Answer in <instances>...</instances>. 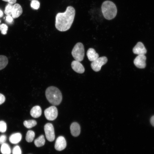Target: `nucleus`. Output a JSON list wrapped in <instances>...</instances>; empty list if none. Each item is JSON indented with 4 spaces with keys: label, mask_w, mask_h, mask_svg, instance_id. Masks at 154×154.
<instances>
[{
    "label": "nucleus",
    "mask_w": 154,
    "mask_h": 154,
    "mask_svg": "<svg viewBox=\"0 0 154 154\" xmlns=\"http://www.w3.org/2000/svg\"><path fill=\"white\" fill-rule=\"evenodd\" d=\"M75 14L74 8L68 6L65 12L59 13L55 17V26L60 31H65L69 30L73 22Z\"/></svg>",
    "instance_id": "obj_1"
},
{
    "label": "nucleus",
    "mask_w": 154,
    "mask_h": 154,
    "mask_svg": "<svg viewBox=\"0 0 154 154\" xmlns=\"http://www.w3.org/2000/svg\"><path fill=\"white\" fill-rule=\"evenodd\" d=\"M45 95L48 102L53 105H58L62 101V94L56 87L51 86L48 88L45 91Z\"/></svg>",
    "instance_id": "obj_2"
},
{
    "label": "nucleus",
    "mask_w": 154,
    "mask_h": 154,
    "mask_svg": "<svg viewBox=\"0 0 154 154\" xmlns=\"http://www.w3.org/2000/svg\"><path fill=\"white\" fill-rule=\"evenodd\" d=\"M102 11L104 17L108 20L114 18L117 13V9L112 2L107 0L104 2L101 7Z\"/></svg>",
    "instance_id": "obj_3"
},
{
    "label": "nucleus",
    "mask_w": 154,
    "mask_h": 154,
    "mask_svg": "<svg viewBox=\"0 0 154 154\" xmlns=\"http://www.w3.org/2000/svg\"><path fill=\"white\" fill-rule=\"evenodd\" d=\"M71 54L75 60L81 62L84 56V49L83 44L81 42L76 43L73 48Z\"/></svg>",
    "instance_id": "obj_4"
},
{
    "label": "nucleus",
    "mask_w": 154,
    "mask_h": 154,
    "mask_svg": "<svg viewBox=\"0 0 154 154\" xmlns=\"http://www.w3.org/2000/svg\"><path fill=\"white\" fill-rule=\"evenodd\" d=\"M108 61V59L106 56L98 57L92 61L91 63V67L95 71L98 72L101 69L102 66L105 64Z\"/></svg>",
    "instance_id": "obj_5"
},
{
    "label": "nucleus",
    "mask_w": 154,
    "mask_h": 154,
    "mask_svg": "<svg viewBox=\"0 0 154 154\" xmlns=\"http://www.w3.org/2000/svg\"><path fill=\"white\" fill-rule=\"evenodd\" d=\"M58 110L54 106H52L46 109L44 111V114L46 119L49 120L53 121L57 117Z\"/></svg>",
    "instance_id": "obj_6"
},
{
    "label": "nucleus",
    "mask_w": 154,
    "mask_h": 154,
    "mask_svg": "<svg viewBox=\"0 0 154 154\" xmlns=\"http://www.w3.org/2000/svg\"><path fill=\"white\" fill-rule=\"evenodd\" d=\"M44 131L47 140L49 141H53L55 139L54 127L50 123H46L44 126Z\"/></svg>",
    "instance_id": "obj_7"
},
{
    "label": "nucleus",
    "mask_w": 154,
    "mask_h": 154,
    "mask_svg": "<svg viewBox=\"0 0 154 154\" xmlns=\"http://www.w3.org/2000/svg\"><path fill=\"white\" fill-rule=\"evenodd\" d=\"M146 57L144 55H138L134 60V64L138 68H144L146 65Z\"/></svg>",
    "instance_id": "obj_8"
},
{
    "label": "nucleus",
    "mask_w": 154,
    "mask_h": 154,
    "mask_svg": "<svg viewBox=\"0 0 154 154\" xmlns=\"http://www.w3.org/2000/svg\"><path fill=\"white\" fill-rule=\"evenodd\" d=\"M66 145V141L64 137L62 136H60L56 140L54 147L56 150L61 151L64 149Z\"/></svg>",
    "instance_id": "obj_9"
},
{
    "label": "nucleus",
    "mask_w": 154,
    "mask_h": 154,
    "mask_svg": "<svg viewBox=\"0 0 154 154\" xmlns=\"http://www.w3.org/2000/svg\"><path fill=\"white\" fill-rule=\"evenodd\" d=\"M133 53L135 54L144 55L147 52V50L143 44L141 42H138L133 49Z\"/></svg>",
    "instance_id": "obj_10"
},
{
    "label": "nucleus",
    "mask_w": 154,
    "mask_h": 154,
    "mask_svg": "<svg viewBox=\"0 0 154 154\" xmlns=\"http://www.w3.org/2000/svg\"><path fill=\"white\" fill-rule=\"evenodd\" d=\"M71 66L72 69L78 73L82 74L85 71L84 67L79 61L73 60L71 63Z\"/></svg>",
    "instance_id": "obj_11"
},
{
    "label": "nucleus",
    "mask_w": 154,
    "mask_h": 154,
    "mask_svg": "<svg viewBox=\"0 0 154 154\" xmlns=\"http://www.w3.org/2000/svg\"><path fill=\"white\" fill-rule=\"evenodd\" d=\"M23 12L22 8L19 4H15L13 6L12 16L13 18H16L20 16Z\"/></svg>",
    "instance_id": "obj_12"
},
{
    "label": "nucleus",
    "mask_w": 154,
    "mask_h": 154,
    "mask_svg": "<svg viewBox=\"0 0 154 154\" xmlns=\"http://www.w3.org/2000/svg\"><path fill=\"white\" fill-rule=\"evenodd\" d=\"M71 133L74 137L78 136L80 132V128L79 124L76 122L72 123L70 126Z\"/></svg>",
    "instance_id": "obj_13"
},
{
    "label": "nucleus",
    "mask_w": 154,
    "mask_h": 154,
    "mask_svg": "<svg viewBox=\"0 0 154 154\" xmlns=\"http://www.w3.org/2000/svg\"><path fill=\"white\" fill-rule=\"evenodd\" d=\"M86 54L89 60L92 62L94 61L99 57L98 54L96 52L94 49L92 48L88 49Z\"/></svg>",
    "instance_id": "obj_14"
},
{
    "label": "nucleus",
    "mask_w": 154,
    "mask_h": 154,
    "mask_svg": "<svg viewBox=\"0 0 154 154\" xmlns=\"http://www.w3.org/2000/svg\"><path fill=\"white\" fill-rule=\"evenodd\" d=\"M30 113L32 117L34 118L38 117L41 115V109L39 106H35L31 109Z\"/></svg>",
    "instance_id": "obj_15"
},
{
    "label": "nucleus",
    "mask_w": 154,
    "mask_h": 154,
    "mask_svg": "<svg viewBox=\"0 0 154 154\" xmlns=\"http://www.w3.org/2000/svg\"><path fill=\"white\" fill-rule=\"evenodd\" d=\"M22 135L19 133H13L9 137L10 142L13 144H17L21 140Z\"/></svg>",
    "instance_id": "obj_16"
},
{
    "label": "nucleus",
    "mask_w": 154,
    "mask_h": 154,
    "mask_svg": "<svg viewBox=\"0 0 154 154\" xmlns=\"http://www.w3.org/2000/svg\"><path fill=\"white\" fill-rule=\"evenodd\" d=\"M34 144L37 147H41L44 144L45 140L43 135H40L34 141Z\"/></svg>",
    "instance_id": "obj_17"
},
{
    "label": "nucleus",
    "mask_w": 154,
    "mask_h": 154,
    "mask_svg": "<svg viewBox=\"0 0 154 154\" xmlns=\"http://www.w3.org/2000/svg\"><path fill=\"white\" fill-rule=\"evenodd\" d=\"M8 62L7 58L6 56L0 55V70L5 67L8 63Z\"/></svg>",
    "instance_id": "obj_18"
},
{
    "label": "nucleus",
    "mask_w": 154,
    "mask_h": 154,
    "mask_svg": "<svg viewBox=\"0 0 154 154\" xmlns=\"http://www.w3.org/2000/svg\"><path fill=\"white\" fill-rule=\"evenodd\" d=\"M1 152L2 154H11V149L9 145L5 143L2 144L1 148Z\"/></svg>",
    "instance_id": "obj_19"
},
{
    "label": "nucleus",
    "mask_w": 154,
    "mask_h": 154,
    "mask_svg": "<svg viewBox=\"0 0 154 154\" xmlns=\"http://www.w3.org/2000/svg\"><path fill=\"white\" fill-rule=\"evenodd\" d=\"M37 124L36 121L34 120H29L24 121L23 124L27 128H31L35 126Z\"/></svg>",
    "instance_id": "obj_20"
},
{
    "label": "nucleus",
    "mask_w": 154,
    "mask_h": 154,
    "mask_svg": "<svg viewBox=\"0 0 154 154\" xmlns=\"http://www.w3.org/2000/svg\"><path fill=\"white\" fill-rule=\"evenodd\" d=\"M35 136V132L32 130H29L26 134V140L27 142H31L33 140Z\"/></svg>",
    "instance_id": "obj_21"
},
{
    "label": "nucleus",
    "mask_w": 154,
    "mask_h": 154,
    "mask_svg": "<svg viewBox=\"0 0 154 154\" xmlns=\"http://www.w3.org/2000/svg\"><path fill=\"white\" fill-rule=\"evenodd\" d=\"M13 6V5L12 4L9 3L5 7L4 12L7 16L12 15Z\"/></svg>",
    "instance_id": "obj_22"
},
{
    "label": "nucleus",
    "mask_w": 154,
    "mask_h": 154,
    "mask_svg": "<svg viewBox=\"0 0 154 154\" xmlns=\"http://www.w3.org/2000/svg\"><path fill=\"white\" fill-rule=\"evenodd\" d=\"M30 5L33 9H38L40 7V3L37 0H33L31 3Z\"/></svg>",
    "instance_id": "obj_23"
},
{
    "label": "nucleus",
    "mask_w": 154,
    "mask_h": 154,
    "mask_svg": "<svg viewBox=\"0 0 154 154\" xmlns=\"http://www.w3.org/2000/svg\"><path fill=\"white\" fill-rule=\"evenodd\" d=\"M8 29V27L6 24L3 23L0 25V31L2 34L4 35L6 34Z\"/></svg>",
    "instance_id": "obj_24"
},
{
    "label": "nucleus",
    "mask_w": 154,
    "mask_h": 154,
    "mask_svg": "<svg viewBox=\"0 0 154 154\" xmlns=\"http://www.w3.org/2000/svg\"><path fill=\"white\" fill-rule=\"evenodd\" d=\"M7 129V125L3 121H0V132L1 133L5 132Z\"/></svg>",
    "instance_id": "obj_25"
},
{
    "label": "nucleus",
    "mask_w": 154,
    "mask_h": 154,
    "mask_svg": "<svg viewBox=\"0 0 154 154\" xmlns=\"http://www.w3.org/2000/svg\"><path fill=\"white\" fill-rule=\"evenodd\" d=\"M13 154H21V151L20 147L18 145L15 146L13 149Z\"/></svg>",
    "instance_id": "obj_26"
},
{
    "label": "nucleus",
    "mask_w": 154,
    "mask_h": 154,
    "mask_svg": "<svg viewBox=\"0 0 154 154\" xmlns=\"http://www.w3.org/2000/svg\"><path fill=\"white\" fill-rule=\"evenodd\" d=\"M5 21L7 23L11 24L13 22V19L11 16H7L6 17Z\"/></svg>",
    "instance_id": "obj_27"
},
{
    "label": "nucleus",
    "mask_w": 154,
    "mask_h": 154,
    "mask_svg": "<svg viewBox=\"0 0 154 154\" xmlns=\"http://www.w3.org/2000/svg\"><path fill=\"white\" fill-rule=\"evenodd\" d=\"M7 139L6 136L5 135H2L0 136V144H2L5 143Z\"/></svg>",
    "instance_id": "obj_28"
},
{
    "label": "nucleus",
    "mask_w": 154,
    "mask_h": 154,
    "mask_svg": "<svg viewBox=\"0 0 154 154\" xmlns=\"http://www.w3.org/2000/svg\"><path fill=\"white\" fill-rule=\"evenodd\" d=\"M5 100V96L3 94L0 93V105L3 103Z\"/></svg>",
    "instance_id": "obj_29"
},
{
    "label": "nucleus",
    "mask_w": 154,
    "mask_h": 154,
    "mask_svg": "<svg viewBox=\"0 0 154 154\" xmlns=\"http://www.w3.org/2000/svg\"><path fill=\"white\" fill-rule=\"evenodd\" d=\"M5 1L11 4H14L15 3L17 0H2Z\"/></svg>",
    "instance_id": "obj_30"
},
{
    "label": "nucleus",
    "mask_w": 154,
    "mask_h": 154,
    "mask_svg": "<svg viewBox=\"0 0 154 154\" xmlns=\"http://www.w3.org/2000/svg\"><path fill=\"white\" fill-rule=\"evenodd\" d=\"M150 121L152 125L154 127V115L152 116L150 119Z\"/></svg>",
    "instance_id": "obj_31"
},
{
    "label": "nucleus",
    "mask_w": 154,
    "mask_h": 154,
    "mask_svg": "<svg viewBox=\"0 0 154 154\" xmlns=\"http://www.w3.org/2000/svg\"><path fill=\"white\" fill-rule=\"evenodd\" d=\"M3 13L1 10L0 9V18L2 17L3 16Z\"/></svg>",
    "instance_id": "obj_32"
},
{
    "label": "nucleus",
    "mask_w": 154,
    "mask_h": 154,
    "mask_svg": "<svg viewBox=\"0 0 154 154\" xmlns=\"http://www.w3.org/2000/svg\"><path fill=\"white\" fill-rule=\"evenodd\" d=\"M1 21L0 20V23H1Z\"/></svg>",
    "instance_id": "obj_33"
},
{
    "label": "nucleus",
    "mask_w": 154,
    "mask_h": 154,
    "mask_svg": "<svg viewBox=\"0 0 154 154\" xmlns=\"http://www.w3.org/2000/svg\"></svg>",
    "instance_id": "obj_34"
}]
</instances>
